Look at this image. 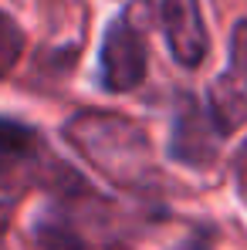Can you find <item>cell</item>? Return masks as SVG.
<instances>
[{
    "label": "cell",
    "instance_id": "obj_12",
    "mask_svg": "<svg viewBox=\"0 0 247 250\" xmlns=\"http://www.w3.org/2000/svg\"><path fill=\"white\" fill-rule=\"evenodd\" d=\"M180 250H210V237H193V240H186Z\"/></svg>",
    "mask_w": 247,
    "mask_h": 250
},
{
    "label": "cell",
    "instance_id": "obj_8",
    "mask_svg": "<svg viewBox=\"0 0 247 250\" xmlns=\"http://www.w3.org/2000/svg\"><path fill=\"white\" fill-rule=\"evenodd\" d=\"M21 54H24V31L10 14L0 10V78H7L14 71Z\"/></svg>",
    "mask_w": 247,
    "mask_h": 250
},
{
    "label": "cell",
    "instance_id": "obj_6",
    "mask_svg": "<svg viewBox=\"0 0 247 250\" xmlns=\"http://www.w3.org/2000/svg\"><path fill=\"white\" fill-rule=\"evenodd\" d=\"M38 152H41V142L31 125L0 115V179L38 163Z\"/></svg>",
    "mask_w": 247,
    "mask_h": 250
},
{
    "label": "cell",
    "instance_id": "obj_1",
    "mask_svg": "<svg viewBox=\"0 0 247 250\" xmlns=\"http://www.w3.org/2000/svg\"><path fill=\"white\" fill-rule=\"evenodd\" d=\"M61 132L88 166H95L119 186H142L153 176V146L146 132L125 115L82 108L65 122Z\"/></svg>",
    "mask_w": 247,
    "mask_h": 250
},
{
    "label": "cell",
    "instance_id": "obj_2",
    "mask_svg": "<svg viewBox=\"0 0 247 250\" xmlns=\"http://www.w3.org/2000/svg\"><path fill=\"white\" fill-rule=\"evenodd\" d=\"M146 78V31L135 24V7L109 24L98 51V84L105 91H132Z\"/></svg>",
    "mask_w": 247,
    "mask_h": 250
},
{
    "label": "cell",
    "instance_id": "obj_11",
    "mask_svg": "<svg viewBox=\"0 0 247 250\" xmlns=\"http://www.w3.org/2000/svg\"><path fill=\"white\" fill-rule=\"evenodd\" d=\"M14 207H17V200H0V240H3V233H7V227H10Z\"/></svg>",
    "mask_w": 247,
    "mask_h": 250
},
{
    "label": "cell",
    "instance_id": "obj_9",
    "mask_svg": "<svg viewBox=\"0 0 247 250\" xmlns=\"http://www.w3.org/2000/svg\"><path fill=\"white\" fill-rule=\"evenodd\" d=\"M230 68L237 78L247 82V21H237L230 31Z\"/></svg>",
    "mask_w": 247,
    "mask_h": 250
},
{
    "label": "cell",
    "instance_id": "obj_3",
    "mask_svg": "<svg viewBox=\"0 0 247 250\" xmlns=\"http://www.w3.org/2000/svg\"><path fill=\"white\" fill-rule=\"evenodd\" d=\"M159 17L173 61L186 71H197L210 54V34L200 14V0H163Z\"/></svg>",
    "mask_w": 247,
    "mask_h": 250
},
{
    "label": "cell",
    "instance_id": "obj_10",
    "mask_svg": "<svg viewBox=\"0 0 247 250\" xmlns=\"http://www.w3.org/2000/svg\"><path fill=\"white\" fill-rule=\"evenodd\" d=\"M234 183H237L241 203L247 207V139H244V146L237 149V156H234Z\"/></svg>",
    "mask_w": 247,
    "mask_h": 250
},
{
    "label": "cell",
    "instance_id": "obj_4",
    "mask_svg": "<svg viewBox=\"0 0 247 250\" xmlns=\"http://www.w3.org/2000/svg\"><path fill=\"white\" fill-rule=\"evenodd\" d=\"M217 139L220 135L210 125L206 108L193 95H180L176 115H173V132H169V159L203 169L217 159Z\"/></svg>",
    "mask_w": 247,
    "mask_h": 250
},
{
    "label": "cell",
    "instance_id": "obj_5",
    "mask_svg": "<svg viewBox=\"0 0 247 250\" xmlns=\"http://www.w3.org/2000/svg\"><path fill=\"white\" fill-rule=\"evenodd\" d=\"M206 115H210V125L217 128L220 139L230 135V132H237V128L247 122V95L230 75H220L217 82L210 84Z\"/></svg>",
    "mask_w": 247,
    "mask_h": 250
},
{
    "label": "cell",
    "instance_id": "obj_7",
    "mask_svg": "<svg viewBox=\"0 0 247 250\" xmlns=\"http://www.w3.org/2000/svg\"><path fill=\"white\" fill-rule=\"evenodd\" d=\"M31 237H34L38 250H91V244L82 237V230L61 209H44L34 220Z\"/></svg>",
    "mask_w": 247,
    "mask_h": 250
}]
</instances>
